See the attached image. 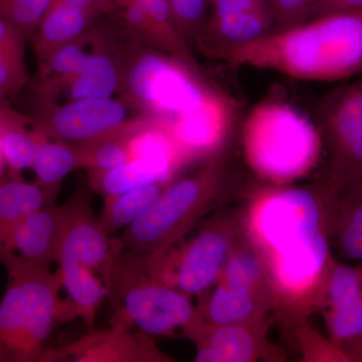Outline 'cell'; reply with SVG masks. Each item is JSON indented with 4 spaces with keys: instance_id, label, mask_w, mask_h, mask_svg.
I'll use <instances>...</instances> for the list:
<instances>
[{
    "instance_id": "obj_1",
    "label": "cell",
    "mask_w": 362,
    "mask_h": 362,
    "mask_svg": "<svg viewBox=\"0 0 362 362\" xmlns=\"http://www.w3.org/2000/svg\"><path fill=\"white\" fill-rule=\"evenodd\" d=\"M211 58L232 66L277 71L311 82L362 75V8L315 16L254 42L225 47Z\"/></svg>"
},
{
    "instance_id": "obj_2",
    "label": "cell",
    "mask_w": 362,
    "mask_h": 362,
    "mask_svg": "<svg viewBox=\"0 0 362 362\" xmlns=\"http://www.w3.org/2000/svg\"><path fill=\"white\" fill-rule=\"evenodd\" d=\"M338 199L320 180L308 187L264 188L252 202L247 235L272 270L306 268L331 252Z\"/></svg>"
},
{
    "instance_id": "obj_3",
    "label": "cell",
    "mask_w": 362,
    "mask_h": 362,
    "mask_svg": "<svg viewBox=\"0 0 362 362\" xmlns=\"http://www.w3.org/2000/svg\"><path fill=\"white\" fill-rule=\"evenodd\" d=\"M230 182L226 151L199 170L170 181L148 209L119 235L123 251L159 259L226 201Z\"/></svg>"
},
{
    "instance_id": "obj_4",
    "label": "cell",
    "mask_w": 362,
    "mask_h": 362,
    "mask_svg": "<svg viewBox=\"0 0 362 362\" xmlns=\"http://www.w3.org/2000/svg\"><path fill=\"white\" fill-rule=\"evenodd\" d=\"M243 151L259 180L286 185L316 168L323 142L315 122L285 99L255 105L240 128Z\"/></svg>"
},
{
    "instance_id": "obj_5",
    "label": "cell",
    "mask_w": 362,
    "mask_h": 362,
    "mask_svg": "<svg viewBox=\"0 0 362 362\" xmlns=\"http://www.w3.org/2000/svg\"><path fill=\"white\" fill-rule=\"evenodd\" d=\"M117 309L111 325L131 328L150 335L185 334L199 323V309L188 295L154 277L141 257L123 251L117 257L106 285Z\"/></svg>"
},
{
    "instance_id": "obj_6",
    "label": "cell",
    "mask_w": 362,
    "mask_h": 362,
    "mask_svg": "<svg viewBox=\"0 0 362 362\" xmlns=\"http://www.w3.org/2000/svg\"><path fill=\"white\" fill-rule=\"evenodd\" d=\"M8 278L0 301V362H45L63 303L61 273L21 272Z\"/></svg>"
},
{
    "instance_id": "obj_7",
    "label": "cell",
    "mask_w": 362,
    "mask_h": 362,
    "mask_svg": "<svg viewBox=\"0 0 362 362\" xmlns=\"http://www.w3.org/2000/svg\"><path fill=\"white\" fill-rule=\"evenodd\" d=\"M124 88L139 110L162 121L197 110L223 92L201 69L157 49L139 52L131 62Z\"/></svg>"
},
{
    "instance_id": "obj_8",
    "label": "cell",
    "mask_w": 362,
    "mask_h": 362,
    "mask_svg": "<svg viewBox=\"0 0 362 362\" xmlns=\"http://www.w3.org/2000/svg\"><path fill=\"white\" fill-rule=\"evenodd\" d=\"M327 165L320 180L340 197L362 180V75L324 95L314 110Z\"/></svg>"
},
{
    "instance_id": "obj_9",
    "label": "cell",
    "mask_w": 362,
    "mask_h": 362,
    "mask_svg": "<svg viewBox=\"0 0 362 362\" xmlns=\"http://www.w3.org/2000/svg\"><path fill=\"white\" fill-rule=\"evenodd\" d=\"M226 221L221 216H213L178 249L173 247L159 259L143 257L147 271L189 297L204 294L218 282L240 235L233 221Z\"/></svg>"
},
{
    "instance_id": "obj_10",
    "label": "cell",
    "mask_w": 362,
    "mask_h": 362,
    "mask_svg": "<svg viewBox=\"0 0 362 362\" xmlns=\"http://www.w3.org/2000/svg\"><path fill=\"white\" fill-rule=\"evenodd\" d=\"M61 206L63 226L57 263L87 267L99 274L106 286L115 259L123 252L120 243L107 233L94 213L87 188L78 187Z\"/></svg>"
},
{
    "instance_id": "obj_11",
    "label": "cell",
    "mask_w": 362,
    "mask_h": 362,
    "mask_svg": "<svg viewBox=\"0 0 362 362\" xmlns=\"http://www.w3.org/2000/svg\"><path fill=\"white\" fill-rule=\"evenodd\" d=\"M140 115L113 97L76 100L57 107L37 126L47 137L82 145L125 132L145 116Z\"/></svg>"
},
{
    "instance_id": "obj_12",
    "label": "cell",
    "mask_w": 362,
    "mask_h": 362,
    "mask_svg": "<svg viewBox=\"0 0 362 362\" xmlns=\"http://www.w3.org/2000/svg\"><path fill=\"white\" fill-rule=\"evenodd\" d=\"M238 117L235 100L223 90L197 110L161 121L190 163L226 152L237 128Z\"/></svg>"
},
{
    "instance_id": "obj_13",
    "label": "cell",
    "mask_w": 362,
    "mask_h": 362,
    "mask_svg": "<svg viewBox=\"0 0 362 362\" xmlns=\"http://www.w3.org/2000/svg\"><path fill=\"white\" fill-rule=\"evenodd\" d=\"M171 362L173 357L159 349L141 330L111 325L107 329L88 330L75 341L49 349L45 362Z\"/></svg>"
},
{
    "instance_id": "obj_14",
    "label": "cell",
    "mask_w": 362,
    "mask_h": 362,
    "mask_svg": "<svg viewBox=\"0 0 362 362\" xmlns=\"http://www.w3.org/2000/svg\"><path fill=\"white\" fill-rule=\"evenodd\" d=\"M265 318L246 322L199 323L183 337L197 347V362H252L281 357L267 339Z\"/></svg>"
},
{
    "instance_id": "obj_15",
    "label": "cell",
    "mask_w": 362,
    "mask_h": 362,
    "mask_svg": "<svg viewBox=\"0 0 362 362\" xmlns=\"http://www.w3.org/2000/svg\"><path fill=\"white\" fill-rule=\"evenodd\" d=\"M63 226V209L47 204L28 214L13 233L2 265L7 274L51 270L57 263Z\"/></svg>"
},
{
    "instance_id": "obj_16",
    "label": "cell",
    "mask_w": 362,
    "mask_h": 362,
    "mask_svg": "<svg viewBox=\"0 0 362 362\" xmlns=\"http://www.w3.org/2000/svg\"><path fill=\"white\" fill-rule=\"evenodd\" d=\"M320 308L331 341L338 346L362 337V284L357 267L332 262Z\"/></svg>"
},
{
    "instance_id": "obj_17",
    "label": "cell",
    "mask_w": 362,
    "mask_h": 362,
    "mask_svg": "<svg viewBox=\"0 0 362 362\" xmlns=\"http://www.w3.org/2000/svg\"><path fill=\"white\" fill-rule=\"evenodd\" d=\"M270 9L211 16L194 44L207 56L233 45L254 42L275 32Z\"/></svg>"
},
{
    "instance_id": "obj_18",
    "label": "cell",
    "mask_w": 362,
    "mask_h": 362,
    "mask_svg": "<svg viewBox=\"0 0 362 362\" xmlns=\"http://www.w3.org/2000/svg\"><path fill=\"white\" fill-rule=\"evenodd\" d=\"M59 187L21 177H0V264L14 230L25 216L47 204H56Z\"/></svg>"
},
{
    "instance_id": "obj_19",
    "label": "cell",
    "mask_w": 362,
    "mask_h": 362,
    "mask_svg": "<svg viewBox=\"0 0 362 362\" xmlns=\"http://www.w3.org/2000/svg\"><path fill=\"white\" fill-rule=\"evenodd\" d=\"M180 169L163 159L138 157L109 170L90 171L89 185L102 199H108L146 185H166Z\"/></svg>"
},
{
    "instance_id": "obj_20",
    "label": "cell",
    "mask_w": 362,
    "mask_h": 362,
    "mask_svg": "<svg viewBox=\"0 0 362 362\" xmlns=\"http://www.w3.org/2000/svg\"><path fill=\"white\" fill-rule=\"evenodd\" d=\"M274 304V300L265 294L218 281L206 303L197 308L199 323L223 325L263 318Z\"/></svg>"
},
{
    "instance_id": "obj_21",
    "label": "cell",
    "mask_w": 362,
    "mask_h": 362,
    "mask_svg": "<svg viewBox=\"0 0 362 362\" xmlns=\"http://www.w3.org/2000/svg\"><path fill=\"white\" fill-rule=\"evenodd\" d=\"M125 71L108 52L100 49L90 57L78 75L68 82L45 90L54 95L64 90L66 102L83 99L111 98L124 88Z\"/></svg>"
},
{
    "instance_id": "obj_22",
    "label": "cell",
    "mask_w": 362,
    "mask_h": 362,
    "mask_svg": "<svg viewBox=\"0 0 362 362\" xmlns=\"http://www.w3.org/2000/svg\"><path fill=\"white\" fill-rule=\"evenodd\" d=\"M99 16L95 11L68 4L49 6L33 33V47L40 61L62 45L84 35Z\"/></svg>"
},
{
    "instance_id": "obj_23",
    "label": "cell",
    "mask_w": 362,
    "mask_h": 362,
    "mask_svg": "<svg viewBox=\"0 0 362 362\" xmlns=\"http://www.w3.org/2000/svg\"><path fill=\"white\" fill-rule=\"evenodd\" d=\"M63 287L70 301L65 303L66 319L80 317L88 330L94 329L97 312L105 298L108 296L106 286L96 273L80 264L59 266Z\"/></svg>"
},
{
    "instance_id": "obj_24",
    "label": "cell",
    "mask_w": 362,
    "mask_h": 362,
    "mask_svg": "<svg viewBox=\"0 0 362 362\" xmlns=\"http://www.w3.org/2000/svg\"><path fill=\"white\" fill-rule=\"evenodd\" d=\"M28 120L6 107L0 113V145L9 175L21 177V173L32 168L37 145L44 133L37 128H28Z\"/></svg>"
},
{
    "instance_id": "obj_25",
    "label": "cell",
    "mask_w": 362,
    "mask_h": 362,
    "mask_svg": "<svg viewBox=\"0 0 362 362\" xmlns=\"http://www.w3.org/2000/svg\"><path fill=\"white\" fill-rule=\"evenodd\" d=\"M245 238L246 239L240 240L239 235L235 240L218 281L249 288L270 296L275 302L265 259L249 235Z\"/></svg>"
},
{
    "instance_id": "obj_26",
    "label": "cell",
    "mask_w": 362,
    "mask_h": 362,
    "mask_svg": "<svg viewBox=\"0 0 362 362\" xmlns=\"http://www.w3.org/2000/svg\"><path fill=\"white\" fill-rule=\"evenodd\" d=\"M331 240L342 258L362 264V180L340 195Z\"/></svg>"
},
{
    "instance_id": "obj_27",
    "label": "cell",
    "mask_w": 362,
    "mask_h": 362,
    "mask_svg": "<svg viewBox=\"0 0 362 362\" xmlns=\"http://www.w3.org/2000/svg\"><path fill=\"white\" fill-rule=\"evenodd\" d=\"M102 49V42L94 35H84L58 47L40 59V71L45 90L58 87L76 77L85 68L90 57Z\"/></svg>"
},
{
    "instance_id": "obj_28",
    "label": "cell",
    "mask_w": 362,
    "mask_h": 362,
    "mask_svg": "<svg viewBox=\"0 0 362 362\" xmlns=\"http://www.w3.org/2000/svg\"><path fill=\"white\" fill-rule=\"evenodd\" d=\"M84 168V152L80 145L56 139L52 141L44 134L37 145L30 169L39 182L59 187L66 175Z\"/></svg>"
},
{
    "instance_id": "obj_29",
    "label": "cell",
    "mask_w": 362,
    "mask_h": 362,
    "mask_svg": "<svg viewBox=\"0 0 362 362\" xmlns=\"http://www.w3.org/2000/svg\"><path fill=\"white\" fill-rule=\"evenodd\" d=\"M168 183H156L131 190L118 197L104 199L100 221L109 235L131 225L152 204Z\"/></svg>"
},
{
    "instance_id": "obj_30",
    "label": "cell",
    "mask_w": 362,
    "mask_h": 362,
    "mask_svg": "<svg viewBox=\"0 0 362 362\" xmlns=\"http://www.w3.org/2000/svg\"><path fill=\"white\" fill-rule=\"evenodd\" d=\"M131 1L134 0H111L112 8L115 11L127 6ZM136 1L141 2L148 14L149 20L156 32L158 49L173 54L175 58L199 69L197 59L192 54V49L182 40L173 25L168 0H136Z\"/></svg>"
},
{
    "instance_id": "obj_31",
    "label": "cell",
    "mask_w": 362,
    "mask_h": 362,
    "mask_svg": "<svg viewBox=\"0 0 362 362\" xmlns=\"http://www.w3.org/2000/svg\"><path fill=\"white\" fill-rule=\"evenodd\" d=\"M128 130L121 134L80 145L84 152V168L99 173L115 168L129 161Z\"/></svg>"
},
{
    "instance_id": "obj_32",
    "label": "cell",
    "mask_w": 362,
    "mask_h": 362,
    "mask_svg": "<svg viewBox=\"0 0 362 362\" xmlns=\"http://www.w3.org/2000/svg\"><path fill=\"white\" fill-rule=\"evenodd\" d=\"M168 4L176 30L188 47L194 44L209 20L211 2L209 0H168Z\"/></svg>"
},
{
    "instance_id": "obj_33",
    "label": "cell",
    "mask_w": 362,
    "mask_h": 362,
    "mask_svg": "<svg viewBox=\"0 0 362 362\" xmlns=\"http://www.w3.org/2000/svg\"><path fill=\"white\" fill-rule=\"evenodd\" d=\"M52 0H0V16L11 21L25 37L33 35Z\"/></svg>"
},
{
    "instance_id": "obj_34",
    "label": "cell",
    "mask_w": 362,
    "mask_h": 362,
    "mask_svg": "<svg viewBox=\"0 0 362 362\" xmlns=\"http://www.w3.org/2000/svg\"><path fill=\"white\" fill-rule=\"evenodd\" d=\"M299 340L305 361L350 362L349 357L331 339H326L320 333L309 326L299 330Z\"/></svg>"
},
{
    "instance_id": "obj_35",
    "label": "cell",
    "mask_w": 362,
    "mask_h": 362,
    "mask_svg": "<svg viewBox=\"0 0 362 362\" xmlns=\"http://www.w3.org/2000/svg\"><path fill=\"white\" fill-rule=\"evenodd\" d=\"M319 0H269L276 30L300 25L311 18Z\"/></svg>"
},
{
    "instance_id": "obj_36",
    "label": "cell",
    "mask_w": 362,
    "mask_h": 362,
    "mask_svg": "<svg viewBox=\"0 0 362 362\" xmlns=\"http://www.w3.org/2000/svg\"><path fill=\"white\" fill-rule=\"evenodd\" d=\"M25 33L0 16V54L21 66H25Z\"/></svg>"
},
{
    "instance_id": "obj_37",
    "label": "cell",
    "mask_w": 362,
    "mask_h": 362,
    "mask_svg": "<svg viewBox=\"0 0 362 362\" xmlns=\"http://www.w3.org/2000/svg\"><path fill=\"white\" fill-rule=\"evenodd\" d=\"M28 82L25 66L18 65L0 54V98L14 94Z\"/></svg>"
},
{
    "instance_id": "obj_38",
    "label": "cell",
    "mask_w": 362,
    "mask_h": 362,
    "mask_svg": "<svg viewBox=\"0 0 362 362\" xmlns=\"http://www.w3.org/2000/svg\"><path fill=\"white\" fill-rule=\"evenodd\" d=\"M211 16L237 13V11L270 9L269 0H209Z\"/></svg>"
},
{
    "instance_id": "obj_39",
    "label": "cell",
    "mask_w": 362,
    "mask_h": 362,
    "mask_svg": "<svg viewBox=\"0 0 362 362\" xmlns=\"http://www.w3.org/2000/svg\"><path fill=\"white\" fill-rule=\"evenodd\" d=\"M359 8H362V0H319L312 11L310 18L322 14Z\"/></svg>"
},
{
    "instance_id": "obj_40",
    "label": "cell",
    "mask_w": 362,
    "mask_h": 362,
    "mask_svg": "<svg viewBox=\"0 0 362 362\" xmlns=\"http://www.w3.org/2000/svg\"><path fill=\"white\" fill-rule=\"evenodd\" d=\"M52 4H68L99 14L110 13L111 11L110 0H52L51 6Z\"/></svg>"
},
{
    "instance_id": "obj_41",
    "label": "cell",
    "mask_w": 362,
    "mask_h": 362,
    "mask_svg": "<svg viewBox=\"0 0 362 362\" xmlns=\"http://www.w3.org/2000/svg\"><path fill=\"white\" fill-rule=\"evenodd\" d=\"M343 351L349 357L350 362H362V337L341 345Z\"/></svg>"
},
{
    "instance_id": "obj_42",
    "label": "cell",
    "mask_w": 362,
    "mask_h": 362,
    "mask_svg": "<svg viewBox=\"0 0 362 362\" xmlns=\"http://www.w3.org/2000/svg\"><path fill=\"white\" fill-rule=\"evenodd\" d=\"M4 164H6V160H4V153H2L1 145H0V173H1L2 169H4Z\"/></svg>"
},
{
    "instance_id": "obj_43",
    "label": "cell",
    "mask_w": 362,
    "mask_h": 362,
    "mask_svg": "<svg viewBox=\"0 0 362 362\" xmlns=\"http://www.w3.org/2000/svg\"><path fill=\"white\" fill-rule=\"evenodd\" d=\"M6 105L4 104V99H1V98H0V113H1V112L4 111V109L6 108Z\"/></svg>"
},
{
    "instance_id": "obj_44",
    "label": "cell",
    "mask_w": 362,
    "mask_h": 362,
    "mask_svg": "<svg viewBox=\"0 0 362 362\" xmlns=\"http://www.w3.org/2000/svg\"><path fill=\"white\" fill-rule=\"evenodd\" d=\"M357 269H358L359 275H361V280L362 284V264H359V266L357 267Z\"/></svg>"
}]
</instances>
